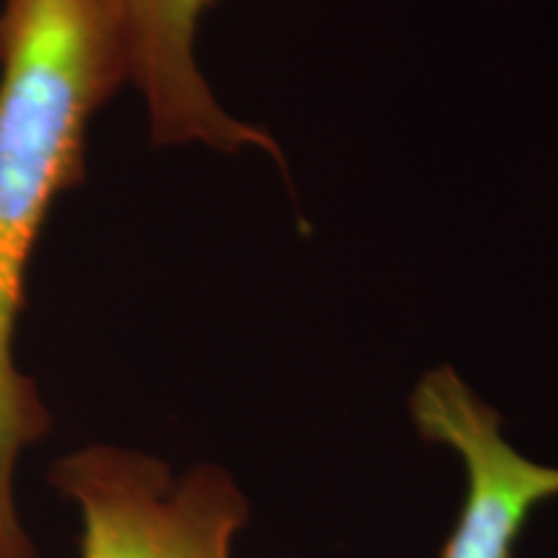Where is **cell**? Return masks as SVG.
Returning <instances> with one entry per match:
<instances>
[{
    "label": "cell",
    "mask_w": 558,
    "mask_h": 558,
    "mask_svg": "<svg viewBox=\"0 0 558 558\" xmlns=\"http://www.w3.org/2000/svg\"><path fill=\"white\" fill-rule=\"evenodd\" d=\"M409 414L418 437L456 452L465 471L463 509L442 558H514L535 509L558 497V469L522 456L501 432L499 411L448 365L418 378Z\"/></svg>",
    "instance_id": "3"
},
{
    "label": "cell",
    "mask_w": 558,
    "mask_h": 558,
    "mask_svg": "<svg viewBox=\"0 0 558 558\" xmlns=\"http://www.w3.org/2000/svg\"><path fill=\"white\" fill-rule=\"evenodd\" d=\"M50 484L81 520V558H233L251 501L233 473H177L150 452L86 445L54 460Z\"/></svg>",
    "instance_id": "2"
},
{
    "label": "cell",
    "mask_w": 558,
    "mask_h": 558,
    "mask_svg": "<svg viewBox=\"0 0 558 558\" xmlns=\"http://www.w3.org/2000/svg\"><path fill=\"white\" fill-rule=\"evenodd\" d=\"M128 41L130 81L148 111L156 145H205L241 153L264 150L288 173L277 140L220 107L197 62V32L218 0H114Z\"/></svg>",
    "instance_id": "4"
},
{
    "label": "cell",
    "mask_w": 558,
    "mask_h": 558,
    "mask_svg": "<svg viewBox=\"0 0 558 558\" xmlns=\"http://www.w3.org/2000/svg\"><path fill=\"white\" fill-rule=\"evenodd\" d=\"M130 81L114 0H3L0 9V558H39L21 520V456L50 432L16 365L26 269L60 194L86 177L94 114Z\"/></svg>",
    "instance_id": "1"
}]
</instances>
